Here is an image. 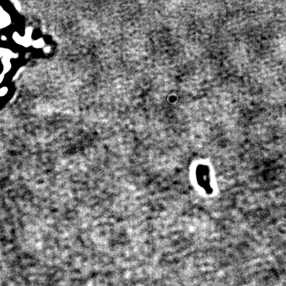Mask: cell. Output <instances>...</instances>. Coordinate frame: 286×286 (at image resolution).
I'll return each mask as SVG.
<instances>
[{
  "label": "cell",
  "mask_w": 286,
  "mask_h": 286,
  "mask_svg": "<svg viewBox=\"0 0 286 286\" xmlns=\"http://www.w3.org/2000/svg\"><path fill=\"white\" fill-rule=\"evenodd\" d=\"M197 170L198 180L201 181L200 184L203 187H205L207 190H209L210 187H209V173L207 168L204 166H201Z\"/></svg>",
  "instance_id": "obj_1"
},
{
  "label": "cell",
  "mask_w": 286,
  "mask_h": 286,
  "mask_svg": "<svg viewBox=\"0 0 286 286\" xmlns=\"http://www.w3.org/2000/svg\"><path fill=\"white\" fill-rule=\"evenodd\" d=\"M13 38L14 41H15L17 43H18V44H23V37H21L17 33H15L13 34Z\"/></svg>",
  "instance_id": "obj_2"
},
{
  "label": "cell",
  "mask_w": 286,
  "mask_h": 286,
  "mask_svg": "<svg viewBox=\"0 0 286 286\" xmlns=\"http://www.w3.org/2000/svg\"><path fill=\"white\" fill-rule=\"evenodd\" d=\"M44 44V41L42 38H39V39L37 40V41H34L33 43V45L34 47L38 48V49L43 47Z\"/></svg>",
  "instance_id": "obj_3"
},
{
  "label": "cell",
  "mask_w": 286,
  "mask_h": 286,
  "mask_svg": "<svg viewBox=\"0 0 286 286\" xmlns=\"http://www.w3.org/2000/svg\"><path fill=\"white\" fill-rule=\"evenodd\" d=\"M8 92V88L7 87H3L0 89V96H4Z\"/></svg>",
  "instance_id": "obj_4"
}]
</instances>
